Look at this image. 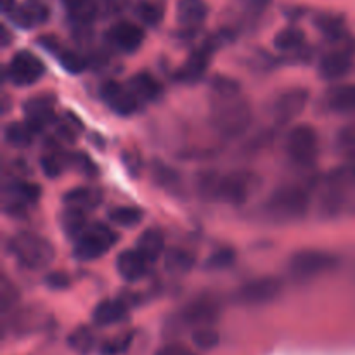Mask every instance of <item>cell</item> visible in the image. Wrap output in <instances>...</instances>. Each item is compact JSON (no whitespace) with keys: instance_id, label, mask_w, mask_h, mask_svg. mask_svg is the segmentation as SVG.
<instances>
[{"instance_id":"7a4b0ae2","label":"cell","mask_w":355,"mask_h":355,"mask_svg":"<svg viewBox=\"0 0 355 355\" xmlns=\"http://www.w3.org/2000/svg\"><path fill=\"white\" fill-rule=\"evenodd\" d=\"M252 106L245 99H239V96L218 99L211 111V127L224 139H236L245 135L252 125Z\"/></svg>"},{"instance_id":"74e56055","label":"cell","mask_w":355,"mask_h":355,"mask_svg":"<svg viewBox=\"0 0 355 355\" xmlns=\"http://www.w3.org/2000/svg\"><path fill=\"white\" fill-rule=\"evenodd\" d=\"M62 227H64L66 234L78 238L87 229L85 211L76 210V208H68V211L62 215Z\"/></svg>"},{"instance_id":"5b68a950","label":"cell","mask_w":355,"mask_h":355,"mask_svg":"<svg viewBox=\"0 0 355 355\" xmlns=\"http://www.w3.org/2000/svg\"><path fill=\"white\" fill-rule=\"evenodd\" d=\"M116 243L118 234L113 229L106 224H92L76 238L73 253L80 262H92L106 255Z\"/></svg>"},{"instance_id":"f35d334b","label":"cell","mask_w":355,"mask_h":355,"mask_svg":"<svg viewBox=\"0 0 355 355\" xmlns=\"http://www.w3.org/2000/svg\"><path fill=\"white\" fill-rule=\"evenodd\" d=\"M218 180H220V175L217 172H201L198 175V191L203 198H208V200H217V189H218Z\"/></svg>"},{"instance_id":"f907efd6","label":"cell","mask_w":355,"mask_h":355,"mask_svg":"<svg viewBox=\"0 0 355 355\" xmlns=\"http://www.w3.org/2000/svg\"><path fill=\"white\" fill-rule=\"evenodd\" d=\"M99 2L104 3V6H106V7H116L120 0H99Z\"/></svg>"},{"instance_id":"8992f818","label":"cell","mask_w":355,"mask_h":355,"mask_svg":"<svg viewBox=\"0 0 355 355\" xmlns=\"http://www.w3.org/2000/svg\"><path fill=\"white\" fill-rule=\"evenodd\" d=\"M336 266H338V257H335L329 252H324V250L309 248L300 250V252L293 253L290 257L288 270L297 279L307 281L329 272Z\"/></svg>"},{"instance_id":"ee69618b","label":"cell","mask_w":355,"mask_h":355,"mask_svg":"<svg viewBox=\"0 0 355 355\" xmlns=\"http://www.w3.org/2000/svg\"><path fill=\"white\" fill-rule=\"evenodd\" d=\"M130 342H132V335L120 336V338L110 340V342H106V343H103V345H101V354H103V355H118V354L125 352V350L128 349Z\"/></svg>"},{"instance_id":"7dc6e473","label":"cell","mask_w":355,"mask_h":355,"mask_svg":"<svg viewBox=\"0 0 355 355\" xmlns=\"http://www.w3.org/2000/svg\"><path fill=\"white\" fill-rule=\"evenodd\" d=\"M156 355H196L191 349H187L186 345H180V343H168V345L162 347V349L156 352Z\"/></svg>"},{"instance_id":"9c48e42d","label":"cell","mask_w":355,"mask_h":355,"mask_svg":"<svg viewBox=\"0 0 355 355\" xmlns=\"http://www.w3.org/2000/svg\"><path fill=\"white\" fill-rule=\"evenodd\" d=\"M309 99H311V92L304 87H291V89L283 90L274 97L272 104H270V114L274 120L279 123H288L293 121L295 118L300 116L307 107Z\"/></svg>"},{"instance_id":"484cf974","label":"cell","mask_w":355,"mask_h":355,"mask_svg":"<svg viewBox=\"0 0 355 355\" xmlns=\"http://www.w3.org/2000/svg\"><path fill=\"white\" fill-rule=\"evenodd\" d=\"M128 89L134 92V96L137 97L142 103H149V101H156L162 96V85H159L158 80L155 78L149 73H137L130 78L128 82Z\"/></svg>"},{"instance_id":"60d3db41","label":"cell","mask_w":355,"mask_h":355,"mask_svg":"<svg viewBox=\"0 0 355 355\" xmlns=\"http://www.w3.org/2000/svg\"><path fill=\"white\" fill-rule=\"evenodd\" d=\"M40 166L42 170H44L45 175L54 179V177H59L62 172H64L66 158L64 156L58 155V153H51V155H45L44 158L40 159Z\"/></svg>"},{"instance_id":"44dd1931","label":"cell","mask_w":355,"mask_h":355,"mask_svg":"<svg viewBox=\"0 0 355 355\" xmlns=\"http://www.w3.org/2000/svg\"><path fill=\"white\" fill-rule=\"evenodd\" d=\"M211 51H214V49L208 47V44L196 49V51L187 58V61L184 62L182 68H180V78H182L184 82H198V80L203 78L205 73H207L208 69V64H210Z\"/></svg>"},{"instance_id":"d590c367","label":"cell","mask_w":355,"mask_h":355,"mask_svg":"<svg viewBox=\"0 0 355 355\" xmlns=\"http://www.w3.org/2000/svg\"><path fill=\"white\" fill-rule=\"evenodd\" d=\"M211 90L217 99H229V97H238L241 87L231 76L217 75L211 78Z\"/></svg>"},{"instance_id":"e0dca14e","label":"cell","mask_w":355,"mask_h":355,"mask_svg":"<svg viewBox=\"0 0 355 355\" xmlns=\"http://www.w3.org/2000/svg\"><path fill=\"white\" fill-rule=\"evenodd\" d=\"M107 37L118 51L132 54L144 42V30L132 21H120V23L111 26V30L107 31Z\"/></svg>"},{"instance_id":"30bf717a","label":"cell","mask_w":355,"mask_h":355,"mask_svg":"<svg viewBox=\"0 0 355 355\" xmlns=\"http://www.w3.org/2000/svg\"><path fill=\"white\" fill-rule=\"evenodd\" d=\"M283 284L277 277H259L250 283H245L234 293V300L241 305H266L276 300L281 295Z\"/></svg>"},{"instance_id":"9a60e30c","label":"cell","mask_w":355,"mask_h":355,"mask_svg":"<svg viewBox=\"0 0 355 355\" xmlns=\"http://www.w3.org/2000/svg\"><path fill=\"white\" fill-rule=\"evenodd\" d=\"M40 187L33 182H24V180H19V182H12L6 189V208L12 215L24 214L28 210V207L37 203L40 200Z\"/></svg>"},{"instance_id":"8d00e7d4","label":"cell","mask_w":355,"mask_h":355,"mask_svg":"<svg viewBox=\"0 0 355 355\" xmlns=\"http://www.w3.org/2000/svg\"><path fill=\"white\" fill-rule=\"evenodd\" d=\"M193 343L200 350H214L220 343V335L211 326H203V328H196L193 331Z\"/></svg>"},{"instance_id":"4fadbf2b","label":"cell","mask_w":355,"mask_h":355,"mask_svg":"<svg viewBox=\"0 0 355 355\" xmlns=\"http://www.w3.org/2000/svg\"><path fill=\"white\" fill-rule=\"evenodd\" d=\"M101 99L120 116H130L139 110L141 101L134 96L130 89H125L116 82H106L101 87Z\"/></svg>"},{"instance_id":"83f0119b","label":"cell","mask_w":355,"mask_h":355,"mask_svg":"<svg viewBox=\"0 0 355 355\" xmlns=\"http://www.w3.org/2000/svg\"><path fill=\"white\" fill-rule=\"evenodd\" d=\"M314 26L329 40H338L345 35V17L336 12H319L314 17Z\"/></svg>"},{"instance_id":"603a6c76","label":"cell","mask_w":355,"mask_h":355,"mask_svg":"<svg viewBox=\"0 0 355 355\" xmlns=\"http://www.w3.org/2000/svg\"><path fill=\"white\" fill-rule=\"evenodd\" d=\"M326 104L333 113L355 114V83L333 87L326 94Z\"/></svg>"},{"instance_id":"c3c4849f","label":"cell","mask_w":355,"mask_h":355,"mask_svg":"<svg viewBox=\"0 0 355 355\" xmlns=\"http://www.w3.org/2000/svg\"><path fill=\"white\" fill-rule=\"evenodd\" d=\"M239 2L243 3V7H245L248 12L262 14V12H266V9L270 6V2H272V0H239Z\"/></svg>"},{"instance_id":"e575fe53","label":"cell","mask_w":355,"mask_h":355,"mask_svg":"<svg viewBox=\"0 0 355 355\" xmlns=\"http://www.w3.org/2000/svg\"><path fill=\"white\" fill-rule=\"evenodd\" d=\"M135 14H137L139 21L142 24H146V26H158L163 21L165 10H163L162 3L146 0V2H141L135 7Z\"/></svg>"},{"instance_id":"277c9868","label":"cell","mask_w":355,"mask_h":355,"mask_svg":"<svg viewBox=\"0 0 355 355\" xmlns=\"http://www.w3.org/2000/svg\"><path fill=\"white\" fill-rule=\"evenodd\" d=\"M14 259L30 270H42L54 260V248L51 243L35 232H19L9 241Z\"/></svg>"},{"instance_id":"52a82bcc","label":"cell","mask_w":355,"mask_h":355,"mask_svg":"<svg viewBox=\"0 0 355 355\" xmlns=\"http://www.w3.org/2000/svg\"><path fill=\"white\" fill-rule=\"evenodd\" d=\"M259 177L246 170L225 173V175H220V180H218L217 200L232 207H241L259 189Z\"/></svg>"},{"instance_id":"3957f363","label":"cell","mask_w":355,"mask_h":355,"mask_svg":"<svg viewBox=\"0 0 355 355\" xmlns=\"http://www.w3.org/2000/svg\"><path fill=\"white\" fill-rule=\"evenodd\" d=\"M309 208L311 193L307 187L288 184L270 194L266 203V214L277 222H293L304 218Z\"/></svg>"},{"instance_id":"ac0fdd59","label":"cell","mask_w":355,"mask_h":355,"mask_svg":"<svg viewBox=\"0 0 355 355\" xmlns=\"http://www.w3.org/2000/svg\"><path fill=\"white\" fill-rule=\"evenodd\" d=\"M149 262L137 248L125 250L116 257V270L127 283H137L148 274Z\"/></svg>"},{"instance_id":"7bdbcfd3","label":"cell","mask_w":355,"mask_h":355,"mask_svg":"<svg viewBox=\"0 0 355 355\" xmlns=\"http://www.w3.org/2000/svg\"><path fill=\"white\" fill-rule=\"evenodd\" d=\"M155 180L158 182V186L165 187V189H175L177 184H179V175H177L170 166L162 165V163H156Z\"/></svg>"},{"instance_id":"f546056e","label":"cell","mask_w":355,"mask_h":355,"mask_svg":"<svg viewBox=\"0 0 355 355\" xmlns=\"http://www.w3.org/2000/svg\"><path fill=\"white\" fill-rule=\"evenodd\" d=\"M35 135H37V132H35V128L26 120L12 121V123H9L6 127V141L10 146H14V148L30 146L33 142Z\"/></svg>"},{"instance_id":"cb8c5ba5","label":"cell","mask_w":355,"mask_h":355,"mask_svg":"<svg viewBox=\"0 0 355 355\" xmlns=\"http://www.w3.org/2000/svg\"><path fill=\"white\" fill-rule=\"evenodd\" d=\"M135 248L148 259V262H156L162 255H165V236L159 229H146L137 238Z\"/></svg>"},{"instance_id":"d6986e66","label":"cell","mask_w":355,"mask_h":355,"mask_svg":"<svg viewBox=\"0 0 355 355\" xmlns=\"http://www.w3.org/2000/svg\"><path fill=\"white\" fill-rule=\"evenodd\" d=\"M350 69H352V52L349 51H331L319 62V73L329 82L345 78Z\"/></svg>"},{"instance_id":"b9f144b4","label":"cell","mask_w":355,"mask_h":355,"mask_svg":"<svg viewBox=\"0 0 355 355\" xmlns=\"http://www.w3.org/2000/svg\"><path fill=\"white\" fill-rule=\"evenodd\" d=\"M58 59L59 62H61L62 68L68 73H73V75L82 73L83 69H85V59L80 58V55L73 51H64V49H61V51L58 52Z\"/></svg>"},{"instance_id":"ffe728a7","label":"cell","mask_w":355,"mask_h":355,"mask_svg":"<svg viewBox=\"0 0 355 355\" xmlns=\"http://www.w3.org/2000/svg\"><path fill=\"white\" fill-rule=\"evenodd\" d=\"M208 17V3L205 0H179L177 2V21L184 28L201 26Z\"/></svg>"},{"instance_id":"f1b7e54d","label":"cell","mask_w":355,"mask_h":355,"mask_svg":"<svg viewBox=\"0 0 355 355\" xmlns=\"http://www.w3.org/2000/svg\"><path fill=\"white\" fill-rule=\"evenodd\" d=\"M165 269L173 276H184L194 267V255L182 248H170L165 252Z\"/></svg>"},{"instance_id":"d6a6232c","label":"cell","mask_w":355,"mask_h":355,"mask_svg":"<svg viewBox=\"0 0 355 355\" xmlns=\"http://www.w3.org/2000/svg\"><path fill=\"white\" fill-rule=\"evenodd\" d=\"M336 151L349 162H355V121L343 125L335 139Z\"/></svg>"},{"instance_id":"7c38bea8","label":"cell","mask_w":355,"mask_h":355,"mask_svg":"<svg viewBox=\"0 0 355 355\" xmlns=\"http://www.w3.org/2000/svg\"><path fill=\"white\" fill-rule=\"evenodd\" d=\"M220 318V305L217 300L210 297L196 298L189 305L184 307L180 312L179 319L187 328H203V326H211Z\"/></svg>"},{"instance_id":"6da1fadb","label":"cell","mask_w":355,"mask_h":355,"mask_svg":"<svg viewBox=\"0 0 355 355\" xmlns=\"http://www.w3.org/2000/svg\"><path fill=\"white\" fill-rule=\"evenodd\" d=\"M319 208L328 218L355 214V162L331 170L319 187Z\"/></svg>"},{"instance_id":"ab89813d","label":"cell","mask_w":355,"mask_h":355,"mask_svg":"<svg viewBox=\"0 0 355 355\" xmlns=\"http://www.w3.org/2000/svg\"><path fill=\"white\" fill-rule=\"evenodd\" d=\"M236 262V253L231 248H222L211 253L207 259L205 267L210 270H225Z\"/></svg>"},{"instance_id":"ba28073f","label":"cell","mask_w":355,"mask_h":355,"mask_svg":"<svg viewBox=\"0 0 355 355\" xmlns=\"http://www.w3.org/2000/svg\"><path fill=\"white\" fill-rule=\"evenodd\" d=\"M284 149L290 159L297 165L309 166L319 155V135L311 125H297L291 128L284 141Z\"/></svg>"},{"instance_id":"bcb514c9","label":"cell","mask_w":355,"mask_h":355,"mask_svg":"<svg viewBox=\"0 0 355 355\" xmlns=\"http://www.w3.org/2000/svg\"><path fill=\"white\" fill-rule=\"evenodd\" d=\"M45 284L51 290H66L69 286V277L64 272H52L45 277Z\"/></svg>"},{"instance_id":"681fc988","label":"cell","mask_w":355,"mask_h":355,"mask_svg":"<svg viewBox=\"0 0 355 355\" xmlns=\"http://www.w3.org/2000/svg\"><path fill=\"white\" fill-rule=\"evenodd\" d=\"M16 6H17L16 0H2V10H3V14H9L10 10H12Z\"/></svg>"},{"instance_id":"836d02e7","label":"cell","mask_w":355,"mask_h":355,"mask_svg":"<svg viewBox=\"0 0 355 355\" xmlns=\"http://www.w3.org/2000/svg\"><path fill=\"white\" fill-rule=\"evenodd\" d=\"M142 210L137 207H114L107 211V218L120 227H135L142 220Z\"/></svg>"},{"instance_id":"f6af8a7d","label":"cell","mask_w":355,"mask_h":355,"mask_svg":"<svg viewBox=\"0 0 355 355\" xmlns=\"http://www.w3.org/2000/svg\"><path fill=\"white\" fill-rule=\"evenodd\" d=\"M17 300V291L9 281L3 277L2 279V288H0V302H2V311L7 312L10 307H12L14 302Z\"/></svg>"},{"instance_id":"1f68e13d","label":"cell","mask_w":355,"mask_h":355,"mask_svg":"<svg viewBox=\"0 0 355 355\" xmlns=\"http://www.w3.org/2000/svg\"><path fill=\"white\" fill-rule=\"evenodd\" d=\"M68 345L80 355H89L96 347V335L87 326H78L68 336Z\"/></svg>"},{"instance_id":"4dcf8cb0","label":"cell","mask_w":355,"mask_h":355,"mask_svg":"<svg viewBox=\"0 0 355 355\" xmlns=\"http://www.w3.org/2000/svg\"><path fill=\"white\" fill-rule=\"evenodd\" d=\"M304 44H305V33L297 26L283 28V30L274 37V47L281 52L298 51Z\"/></svg>"},{"instance_id":"2e32d148","label":"cell","mask_w":355,"mask_h":355,"mask_svg":"<svg viewBox=\"0 0 355 355\" xmlns=\"http://www.w3.org/2000/svg\"><path fill=\"white\" fill-rule=\"evenodd\" d=\"M24 114H26V121L35 128L37 134L49 127L54 121V97L42 94V96H35L24 103Z\"/></svg>"},{"instance_id":"8fae6325","label":"cell","mask_w":355,"mask_h":355,"mask_svg":"<svg viewBox=\"0 0 355 355\" xmlns=\"http://www.w3.org/2000/svg\"><path fill=\"white\" fill-rule=\"evenodd\" d=\"M45 64L38 55L30 51H19L12 55L7 66V76L17 87H28L37 83L44 76Z\"/></svg>"},{"instance_id":"5bb4252c","label":"cell","mask_w":355,"mask_h":355,"mask_svg":"<svg viewBox=\"0 0 355 355\" xmlns=\"http://www.w3.org/2000/svg\"><path fill=\"white\" fill-rule=\"evenodd\" d=\"M9 19L23 30H31L35 26H40L51 16V9L44 0H24L17 3L9 14Z\"/></svg>"},{"instance_id":"7402d4cb","label":"cell","mask_w":355,"mask_h":355,"mask_svg":"<svg viewBox=\"0 0 355 355\" xmlns=\"http://www.w3.org/2000/svg\"><path fill=\"white\" fill-rule=\"evenodd\" d=\"M127 314V304H123L121 300H103L94 309L92 321L94 324L101 326V328H106V326H113L125 321Z\"/></svg>"},{"instance_id":"4316f807","label":"cell","mask_w":355,"mask_h":355,"mask_svg":"<svg viewBox=\"0 0 355 355\" xmlns=\"http://www.w3.org/2000/svg\"><path fill=\"white\" fill-rule=\"evenodd\" d=\"M101 201H103V193L99 189H92V187H76L64 196V203L68 205V208H76L85 214L99 207Z\"/></svg>"},{"instance_id":"d4e9b609","label":"cell","mask_w":355,"mask_h":355,"mask_svg":"<svg viewBox=\"0 0 355 355\" xmlns=\"http://www.w3.org/2000/svg\"><path fill=\"white\" fill-rule=\"evenodd\" d=\"M62 6L76 26H89L97 16V0H62Z\"/></svg>"}]
</instances>
